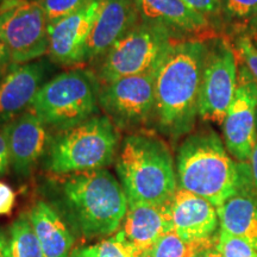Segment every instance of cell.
Listing matches in <instances>:
<instances>
[{"mask_svg": "<svg viewBox=\"0 0 257 257\" xmlns=\"http://www.w3.org/2000/svg\"><path fill=\"white\" fill-rule=\"evenodd\" d=\"M43 187L47 201L80 236L106 238L120 229L128 202L123 186L107 169L51 175Z\"/></svg>", "mask_w": 257, "mask_h": 257, "instance_id": "obj_1", "label": "cell"}, {"mask_svg": "<svg viewBox=\"0 0 257 257\" xmlns=\"http://www.w3.org/2000/svg\"><path fill=\"white\" fill-rule=\"evenodd\" d=\"M205 55V40H174L156 72L154 120L172 140L187 136L195 125Z\"/></svg>", "mask_w": 257, "mask_h": 257, "instance_id": "obj_2", "label": "cell"}, {"mask_svg": "<svg viewBox=\"0 0 257 257\" xmlns=\"http://www.w3.org/2000/svg\"><path fill=\"white\" fill-rule=\"evenodd\" d=\"M178 187L206 199L217 208L230 199L250 174L249 166L236 163L216 131L188 134L175 157Z\"/></svg>", "mask_w": 257, "mask_h": 257, "instance_id": "obj_3", "label": "cell"}, {"mask_svg": "<svg viewBox=\"0 0 257 257\" xmlns=\"http://www.w3.org/2000/svg\"><path fill=\"white\" fill-rule=\"evenodd\" d=\"M115 172L128 204H165L178 189L174 160L165 141L134 133L121 141Z\"/></svg>", "mask_w": 257, "mask_h": 257, "instance_id": "obj_4", "label": "cell"}, {"mask_svg": "<svg viewBox=\"0 0 257 257\" xmlns=\"http://www.w3.org/2000/svg\"><path fill=\"white\" fill-rule=\"evenodd\" d=\"M120 143L119 130L110 118L96 114L54 133L42 166L51 175L106 169L115 162Z\"/></svg>", "mask_w": 257, "mask_h": 257, "instance_id": "obj_5", "label": "cell"}, {"mask_svg": "<svg viewBox=\"0 0 257 257\" xmlns=\"http://www.w3.org/2000/svg\"><path fill=\"white\" fill-rule=\"evenodd\" d=\"M96 74L73 68L50 78L37 92L30 111L54 133L75 126L99 114Z\"/></svg>", "mask_w": 257, "mask_h": 257, "instance_id": "obj_6", "label": "cell"}, {"mask_svg": "<svg viewBox=\"0 0 257 257\" xmlns=\"http://www.w3.org/2000/svg\"><path fill=\"white\" fill-rule=\"evenodd\" d=\"M174 37L162 25L140 22L102 57L96 72L99 82L156 73Z\"/></svg>", "mask_w": 257, "mask_h": 257, "instance_id": "obj_7", "label": "cell"}, {"mask_svg": "<svg viewBox=\"0 0 257 257\" xmlns=\"http://www.w3.org/2000/svg\"><path fill=\"white\" fill-rule=\"evenodd\" d=\"M238 59L234 47L225 38L206 40L202 68L199 117L221 125L238 85Z\"/></svg>", "mask_w": 257, "mask_h": 257, "instance_id": "obj_8", "label": "cell"}, {"mask_svg": "<svg viewBox=\"0 0 257 257\" xmlns=\"http://www.w3.org/2000/svg\"><path fill=\"white\" fill-rule=\"evenodd\" d=\"M0 36L15 64L34 62L48 54V21L40 3L35 0L0 3Z\"/></svg>", "mask_w": 257, "mask_h": 257, "instance_id": "obj_9", "label": "cell"}, {"mask_svg": "<svg viewBox=\"0 0 257 257\" xmlns=\"http://www.w3.org/2000/svg\"><path fill=\"white\" fill-rule=\"evenodd\" d=\"M156 73L100 83L99 106L118 130H131L154 119Z\"/></svg>", "mask_w": 257, "mask_h": 257, "instance_id": "obj_10", "label": "cell"}, {"mask_svg": "<svg viewBox=\"0 0 257 257\" xmlns=\"http://www.w3.org/2000/svg\"><path fill=\"white\" fill-rule=\"evenodd\" d=\"M221 126L224 144L230 155L240 162L249 161L257 143V87L243 66Z\"/></svg>", "mask_w": 257, "mask_h": 257, "instance_id": "obj_11", "label": "cell"}, {"mask_svg": "<svg viewBox=\"0 0 257 257\" xmlns=\"http://www.w3.org/2000/svg\"><path fill=\"white\" fill-rule=\"evenodd\" d=\"M8 140L11 170L27 179L43 163L53 133L32 111H27L3 125Z\"/></svg>", "mask_w": 257, "mask_h": 257, "instance_id": "obj_12", "label": "cell"}, {"mask_svg": "<svg viewBox=\"0 0 257 257\" xmlns=\"http://www.w3.org/2000/svg\"><path fill=\"white\" fill-rule=\"evenodd\" d=\"M99 6L100 0H93L76 14L48 24V56L51 62L66 67L86 63L89 36Z\"/></svg>", "mask_w": 257, "mask_h": 257, "instance_id": "obj_13", "label": "cell"}, {"mask_svg": "<svg viewBox=\"0 0 257 257\" xmlns=\"http://www.w3.org/2000/svg\"><path fill=\"white\" fill-rule=\"evenodd\" d=\"M51 63L49 59L14 63L0 75V126L30 110L37 92L50 79Z\"/></svg>", "mask_w": 257, "mask_h": 257, "instance_id": "obj_14", "label": "cell"}, {"mask_svg": "<svg viewBox=\"0 0 257 257\" xmlns=\"http://www.w3.org/2000/svg\"><path fill=\"white\" fill-rule=\"evenodd\" d=\"M169 205L173 231L181 238L191 243L216 244L214 234L219 224L216 206L206 199L179 187Z\"/></svg>", "mask_w": 257, "mask_h": 257, "instance_id": "obj_15", "label": "cell"}, {"mask_svg": "<svg viewBox=\"0 0 257 257\" xmlns=\"http://www.w3.org/2000/svg\"><path fill=\"white\" fill-rule=\"evenodd\" d=\"M140 22L135 0H100L89 36L86 62L100 61Z\"/></svg>", "mask_w": 257, "mask_h": 257, "instance_id": "obj_16", "label": "cell"}, {"mask_svg": "<svg viewBox=\"0 0 257 257\" xmlns=\"http://www.w3.org/2000/svg\"><path fill=\"white\" fill-rule=\"evenodd\" d=\"M169 201L165 204H128L119 231L140 255L160 237L173 231Z\"/></svg>", "mask_w": 257, "mask_h": 257, "instance_id": "obj_17", "label": "cell"}, {"mask_svg": "<svg viewBox=\"0 0 257 257\" xmlns=\"http://www.w3.org/2000/svg\"><path fill=\"white\" fill-rule=\"evenodd\" d=\"M141 22L162 25L173 34L202 35L211 31L206 17L182 0H135Z\"/></svg>", "mask_w": 257, "mask_h": 257, "instance_id": "obj_18", "label": "cell"}, {"mask_svg": "<svg viewBox=\"0 0 257 257\" xmlns=\"http://www.w3.org/2000/svg\"><path fill=\"white\" fill-rule=\"evenodd\" d=\"M27 213L43 257H69L74 236L60 212L47 200H37Z\"/></svg>", "mask_w": 257, "mask_h": 257, "instance_id": "obj_19", "label": "cell"}, {"mask_svg": "<svg viewBox=\"0 0 257 257\" xmlns=\"http://www.w3.org/2000/svg\"><path fill=\"white\" fill-rule=\"evenodd\" d=\"M217 212L221 231L245 239L257 250V188L251 175Z\"/></svg>", "mask_w": 257, "mask_h": 257, "instance_id": "obj_20", "label": "cell"}, {"mask_svg": "<svg viewBox=\"0 0 257 257\" xmlns=\"http://www.w3.org/2000/svg\"><path fill=\"white\" fill-rule=\"evenodd\" d=\"M9 257H43L28 213L23 212L10 226Z\"/></svg>", "mask_w": 257, "mask_h": 257, "instance_id": "obj_21", "label": "cell"}, {"mask_svg": "<svg viewBox=\"0 0 257 257\" xmlns=\"http://www.w3.org/2000/svg\"><path fill=\"white\" fill-rule=\"evenodd\" d=\"M212 246H216V244L187 242L174 231H170L160 237L140 257H193L201 250Z\"/></svg>", "mask_w": 257, "mask_h": 257, "instance_id": "obj_22", "label": "cell"}, {"mask_svg": "<svg viewBox=\"0 0 257 257\" xmlns=\"http://www.w3.org/2000/svg\"><path fill=\"white\" fill-rule=\"evenodd\" d=\"M69 257H140L136 250L128 244L119 230L91 245L73 249Z\"/></svg>", "mask_w": 257, "mask_h": 257, "instance_id": "obj_23", "label": "cell"}, {"mask_svg": "<svg viewBox=\"0 0 257 257\" xmlns=\"http://www.w3.org/2000/svg\"><path fill=\"white\" fill-rule=\"evenodd\" d=\"M221 15L236 24H248L257 16V0H219Z\"/></svg>", "mask_w": 257, "mask_h": 257, "instance_id": "obj_24", "label": "cell"}, {"mask_svg": "<svg viewBox=\"0 0 257 257\" xmlns=\"http://www.w3.org/2000/svg\"><path fill=\"white\" fill-rule=\"evenodd\" d=\"M216 249L221 257H257V250L245 239L225 231H219Z\"/></svg>", "mask_w": 257, "mask_h": 257, "instance_id": "obj_25", "label": "cell"}, {"mask_svg": "<svg viewBox=\"0 0 257 257\" xmlns=\"http://www.w3.org/2000/svg\"><path fill=\"white\" fill-rule=\"evenodd\" d=\"M43 9L48 24L76 14L93 0H37Z\"/></svg>", "mask_w": 257, "mask_h": 257, "instance_id": "obj_26", "label": "cell"}, {"mask_svg": "<svg viewBox=\"0 0 257 257\" xmlns=\"http://www.w3.org/2000/svg\"><path fill=\"white\" fill-rule=\"evenodd\" d=\"M233 47L237 56L242 62V66L251 76L257 87V48L253 46L245 34L237 38Z\"/></svg>", "mask_w": 257, "mask_h": 257, "instance_id": "obj_27", "label": "cell"}, {"mask_svg": "<svg viewBox=\"0 0 257 257\" xmlns=\"http://www.w3.org/2000/svg\"><path fill=\"white\" fill-rule=\"evenodd\" d=\"M182 2L194 11L206 17L208 21L210 18H217L221 15L219 0H182Z\"/></svg>", "mask_w": 257, "mask_h": 257, "instance_id": "obj_28", "label": "cell"}, {"mask_svg": "<svg viewBox=\"0 0 257 257\" xmlns=\"http://www.w3.org/2000/svg\"><path fill=\"white\" fill-rule=\"evenodd\" d=\"M16 204V193L5 182L0 181V216L10 214Z\"/></svg>", "mask_w": 257, "mask_h": 257, "instance_id": "obj_29", "label": "cell"}, {"mask_svg": "<svg viewBox=\"0 0 257 257\" xmlns=\"http://www.w3.org/2000/svg\"><path fill=\"white\" fill-rule=\"evenodd\" d=\"M11 170L10 163V152L4 128L0 126V176H4Z\"/></svg>", "mask_w": 257, "mask_h": 257, "instance_id": "obj_30", "label": "cell"}, {"mask_svg": "<svg viewBox=\"0 0 257 257\" xmlns=\"http://www.w3.org/2000/svg\"><path fill=\"white\" fill-rule=\"evenodd\" d=\"M12 64L14 63H12L10 51L6 47L4 40L0 36V75H3Z\"/></svg>", "mask_w": 257, "mask_h": 257, "instance_id": "obj_31", "label": "cell"}, {"mask_svg": "<svg viewBox=\"0 0 257 257\" xmlns=\"http://www.w3.org/2000/svg\"><path fill=\"white\" fill-rule=\"evenodd\" d=\"M10 256V237L0 227V257Z\"/></svg>", "mask_w": 257, "mask_h": 257, "instance_id": "obj_32", "label": "cell"}, {"mask_svg": "<svg viewBox=\"0 0 257 257\" xmlns=\"http://www.w3.org/2000/svg\"><path fill=\"white\" fill-rule=\"evenodd\" d=\"M245 35L251 41V43L257 48V16L246 24Z\"/></svg>", "mask_w": 257, "mask_h": 257, "instance_id": "obj_33", "label": "cell"}, {"mask_svg": "<svg viewBox=\"0 0 257 257\" xmlns=\"http://www.w3.org/2000/svg\"><path fill=\"white\" fill-rule=\"evenodd\" d=\"M249 168H250V175H251L252 182L257 188V143L255 149H253L252 155L249 160Z\"/></svg>", "mask_w": 257, "mask_h": 257, "instance_id": "obj_34", "label": "cell"}, {"mask_svg": "<svg viewBox=\"0 0 257 257\" xmlns=\"http://www.w3.org/2000/svg\"><path fill=\"white\" fill-rule=\"evenodd\" d=\"M193 257H221V256H220V253L218 252L216 246H212V248L201 250V251L197 252Z\"/></svg>", "mask_w": 257, "mask_h": 257, "instance_id": "obj_35", "label": "cell"}, {"mask_svg": "<svg viewBox=\"0 0 257 257\" xmlns=\"http://www.w3.org/2000/svg\"><path fill=\"white\" fill-rule=\"evenodd\" d=\"M3 2H4V0H0V3H3Z\"/></svg>", "mask_w": 257, "mask_h": 257, "instance_id": "obj_36", "label": "cell"}, {"mask_svg": "<svg viewBox=\"0 0 257 257\" xmlns=\"http://www.w3.org/2000/svg\"><path fill=\"white\" fill-rule=\"evenodd\" d=\"M35 2H37V0H35Z\"/></svg>", "mask_w": 257, "mask_h": 257, "instance_id": "obj_37", "label": "cell"}]
</instances>
